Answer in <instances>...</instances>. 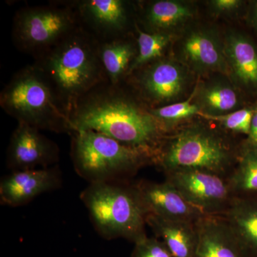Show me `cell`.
Wrapping results in <instances>:
<instances>
[{
    "mask_svg": "<svg viewBox=\"0 0 257 257\" xmlns=\"http://www.w3.org/2000/svg\"><path fill=\"white\" fill-rule=\"evenodd\" d=\"M72 133L90 130L158 155L167 133L126 84L104 82L79 99L69 115Z\"/></svg>",
    "mask_w": 257,
    "mask_h": 257,
    "instance_id": "obj_1",
    "label": "cell"
},
{
    "mask_svg": "<svg viewBox=\"0 0 257 257\" xmlns=\"http://www.w3.org/2000/svg\"><path fill=\"white\" fill-rule=\"evenodd\" d=\"M99 43L79 28L55 47L34 59L67 115L79 99L106 82Z\"/></svg>",
    "mask_w": 257,
    "mask_h": 257,
    "instance_id": "obj_2",
    "label": "cell"
},
{
    "mask_svg": "<svg viewBox=\"0 0 257 257\" xmlns=\"http://www.w3.org/2000/svg\"><path fill=\"white\" fill-rule=\"evenodd\" d=\"M239 155V144L236 145L220 128L203 121H193L165 137L155 165L165 174L202 170L228 177Z\"/></svg>",
    "mask_w": 257,
    "mask_h": 257,
    "instance_id": "obj_3",
    "label": "cell"
},
{
    "mask_svg": "<svg viewBox=\"0 0 257 257\" xmlns=\"http://www.w3.org/2000/svg\"><path fill=\"white\" fill-rule=\"evenodd\" d=\"M71 157L76 172L90 183L123 182L150 165L157 155L128 146L102 134L77 130L70 134Z\"/></svg>",
    "mask_w": 257,
    "mask_h": 257,
    "instance_id": "obj_4",
    "label": "cell"
},
{
    "mask_svg": "<svg viewBox=\"0 0 257 257\" xmlns=\"http://www.w3.org/2000/svg\"><path fill=\"white\" fill-rule=\"evenodd\" d=\"M94 229L106 240L136 243L147 237V214L133 184L94 182L81 193Z\"/></svg>",
    "mask_w": 257,
    "mask_h": 257,
    "instance_id": "obj_5",
    "label": "cell"
},
{
    "mask_svg": "<svg viewBox=\"0 0 257 257\" xmlns=\"http://www.w3.org/2000/svg\"><path fill=\"white\" fill-rule=\"evenodd\" d=\"M0 106L18 123L54 133H72L68 116L33 64L12 77L0 93Z\"/></svg>",
    "mask_w": 257,
    "mask_h": 257,
    "instance_id": "obj_6",
    "label": "cell"
},
{
    "mask_svg": "<svg viewBox=\"0 0 257 257\" xmlns=\"http://www.w3.org/2000/svg\"><path fill=\"white\" fill-rule=\"evenodd\" d=\"M79 28L70 0L52 1L19 9L13 19L12 38L19 50L35 59Z\"/></svg>",
    "mask_w": 257,
    "mask_h": 257,
    "instance_id": "obj_7",
    "label": "cell"
},
{
    "mask_svg": "<svg viewBox=\"0 0 257 257\" xmlns=\"http://www.w3.org/2000/svg\"><path fill=\"white\" fill-rule=\"evenodd\" d=\"M193 74L173 56H165L135 71L125 84L149 108L178 102L192 83Z\"/></svg>",
    "mask_w": 257,
    "mask_h": 257,
    "instance_id": "obj_8",
    "label": "cell"
},
{
    "mask_svg": "<svg viewBox=\"0 0 257 257\" xmlns=\"http://www.w3.org/2000/svg\"><path fill=\"white\" fill-rule=\"evenodd\" d=\"M171 49L172 56L193 74L204 77L214 74L229 76L224 38L215 27L191 24L177 35Z\"/></svg>",
    "mask_w": 257,
    "mask_h": 257,
    "instance_id": "obj_9",
    "label": "cell"
},
{
    "mask_svg": "<svg viewBox=\"0 0 257 257\" xmlns=\"http://www.w3.org/2000/svg\"><path fill=\"white\" fill-rule=\"evenodd\" d=\"M79 28L101 42L136 34L138 3L126 0H70Z\"/></svg>",
    "mask_w": 257,
    "mask_h": 257,
    "instance_id": "obj_10",
    "label": "cell"
},
{
    "mask_svg": "<svg viewBox=\"0 0 257 257\" xmlns=\"http://www.w3.org/2000/svg\"><path fill=\"white\" fill-rule=\"evenodd\" d=\"M165 177L204 216H224L234 198L227 177L214 172L179 170L166 173Z\"/></svg>",
    "mask_w": 257,
    "mask_h": 257,
    "instance_id": "obj_11",
    "label": "cell"
},
{
    "mask_svg": "<svg viewBox=\"0 0 257 257\" xmlns=\"http://www.w3.org/2000/svg\"><path fill=\"white\" fill-rule=\"evenodd\" d=\"M59 155L57 145L40 130L18 123L8 145L7 165L13 172L47 168L59 160Z\"/></svg>",
    "mask_w": 257,
    "mask_h": 257,
    "instance_id": "obj_12",
    "label": "cell"
},
{
    "mask_svg": "<svg viewBox=\"0 0 257 257\" xmlns=\"http://www.w3.org/2000/svg\"><path fill=\"white\" fill-rule=\"evenodd\" d=\"M229 78L248 98H257V41L252 35L230 30L223 35Z\"/></svg>",
    "mask_w": 257,
    "mask_h": 257,
    "instance_id": "obj_13",
    "label": "cell"
},
{
    "mask_svg": "<svg viewBox=\"0 0 257 257\" xmlns=\"http://www.w3.org/2000/svg\"><path fill=\"white\" fill-rule=\"evenodd\" d=\"M133 186L147 216L192 223L204 216L167 181L159 183L141 180Z\"/></svg>",
    "mask_w": 257,
    "mask_h": 257,
    "instance_id": "obj_14",
    "label": "cell"
},
{
    "mask_svg": "<svg viewBox=\"0 0 257 257\" xmlns=\"http://www.w3.org/2000/svg\"><path fill=\"white\" fill-rule=\"evenodd\" d=\"M62 176L57 167L15 171L0 182V201L3 205H25L44 193L60 188Z\"/></svg>",
    "mask_w": 257,
    "mask_h": 257,
    "instance_id": "obj_15",
    "label": "cell"
},
{
    "mask_svg": "<svg viewBox=\"0 0 257 257\" xmlns=\"http://www.w3.org/2000/svg\"><path fill=\"white\" fill-rule=\"evenodd\" d=\"M197 15L192 3L155 0L138 3V25L143 31L178 35Z\"/></svg>",
    "mask_w": 257,
    "mask_h": 257,
    "instance_id": "obj_16",
    "label": "cell"
},
{
    "mask_svg": "<svg viewBox=\"0 0 257 257\" xmlns=\"http://www.w3.org/2000/svg\"><path fill=\"white\" fill-rule=\"evenodd\" d=\"M194 104L200 117L229 114L244 107L251 101L227 75L214 74L199 80L194 88Z\"/></svg>",
    "mask_w": 257,
    "mask_h": 257,
    "instance_id": "obj_17",
    "label": "cell"
},
{
    "mask_svg": "<svg viewBox=\"0 0 257 257\" xmlns=\"http://www.w3.org/2000/svg\"><path fill=\"white\" fill-rule=\"evenodd\" d=\"M195 224L198 244L194 257H246L223 216H203Z\"/></svg>",
    "mask_w": 257,
    "mask_h": 257,
    "instance_id": "obj_18",
    "label": "cell"
},
{
    "mask_svg": "<svg viewBox=\"0 0 257 257\" xmlns=\"http://www.w3.org/2000/svg\"><path fill=\"white\" fill-rule=\"evenodd\" d=\"M246 257H257V196L234 197L223 216Z\"/></svg>",
    "mask_w": 257,
    "mask_h": 257,
    "instance_id": "obj_19",
    "label": "cell"
},
{
    "mask_svg": "<svg viewBox=\"0 0 257 257\" xmlns=\"http://www.w3.org/2000/svg\"><path fill=\"white\" fill-rule=\"evenodd\" d=\"M99 53L106 82L112 85L124 84L138 53L136 34L101 42Z\"/></svg>",
    "mask_w": 257,
    "mask_h": 257,
    "instance_id": "obj_20",
    "label": "cell"
},
{
    "mask_svg": "<svg viewBox=\"0 0 257 257\" xmlns=\"http://www.w3.org/2000/svg\"><path fill=\"white\" fill-rule=\"evenodd\" d=\"M146 222L155 236L162 239L173 257H194L198 244L195 223L153 215H147Z\"/></svg>",
    "mask_w": 257,
    "mask_h": 257,
    "instance_id": "obj_21",
    "label": "cell"
},
{
    "mask_svg": "<svg viewBox=\"0 0 257 257\" xmlns=\"http://www.w3.org/2000/svg\"><path fill=\"white\" fill-rule=\"evenodd\" d=\"M177 37V35L170 34L145 32L137 25L138 53L130 69V75L135 71L167 56V51L172 47Z\"/></svg>",
    "mask_w": 257,
    "mask_h": 257,
    "instance_id": "obj_22",
    "label": "cell"
},
{
    "mask_svg": "<svg viewBox=\"0 0 257 257\" xmlns=\"http://www.w3.org/2000/svg\"><path fill=\"white\" fill-rule=\"evenodd\" d=\"M227 179L234 197L257 196V150L240 154Z\"/></svg>",
    "mask_w": 257,
    "mask_h": 257,
    "instance_id": "obj_23",
    "label": "cell"
},
{
    "mask_svg": "<svg viewBox=\"0 0 257 257\" xmlns=\"http://www.w3.org/2000/svg\"><path fill=\"white\" fill-rule=\"evenodd\" d=\"M194 97L193 90L187 100L160 107L149 108V110L168 135L184 126V123L188 122L194 116H200V110L194 104Z\"/></svg>",
    "mask_w": 257,
    "mask_h": 257,
    "instance_id": "obj_24",
    "label": "cell"
},
{
    "mask_svg": "<svg viewBox=\"0 0 257 257\" xmlns=\"http://www.w3.org/2000/svg\"><path fill=\"white\" fill-rule=\"evenodd\" d=\"M253 100L244 107L229 114L203 118L216 123V126L226 135H242L246 138L249 133L254 113Z\"/></svg>",
    "mask_w": 257,
    "mask_h": 257,
    "instance_id": "obj_25",
    "label": "cell"
},
{
    "mask_svg": "<svg viewBox=\"0 0 257 257\" xmlns=\"http://www.w3.org/2000/svg\"><path fill=\"white\" fill-rule=\"evenodd\" d=\"M130 257H173L163 241L158 238L148 237L135 243Z\"/></svg>",
    "mask_w": 257,
    "mask_h": 257,
    "instance_id": "obj_26",
    "label": "cell"
},
{
    "mask_svg": "<svg viewBox=\"0 0 257 257\" xmlns=\"http://www.w3.org/2000/svg\"><path fill=\"white\" fill-rule=\"evenodd\" d=\"M248 2L243 0H211L208 2L209 9L215 16L236 18L246 14Z\"/></svg>",
    "mask_w": 257,
    "mask_h": 257,
    "instance_id": "obj_27",
    "label": "cell"
},
{
    "mask_svg": "<svg viewBox=\"0 0 257 257\" xmlns=\"http://www.w3.org/2000/svg\"><path fill=\"white\" fill-rule=\"evenodd\" d=\"M254 113L251 121L249 133L239 143V153L257 150V98L253 100Z\"/></svg>",
    "mask_w": 257,
    "mask_h": 257,
    "instance_id": "obj_28",
    "label": "cell"
},
{
    "mask_svg": "<svg viewBox=\"0 0 257 257\" xmlns=\"http://www.w3.org/2000/svg\"><path fill=\"white\" fill-rule=\"evenodd\" d=\"M244 19L248 28L253 32V37L257 41V0L248 2Z\"/></svg>",
    "mask_w": 257,
    "mask_h": 257,
    "instance_id": "obj_29",
    "label": "cell"
}]
</instances>
